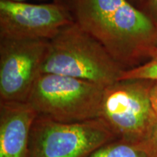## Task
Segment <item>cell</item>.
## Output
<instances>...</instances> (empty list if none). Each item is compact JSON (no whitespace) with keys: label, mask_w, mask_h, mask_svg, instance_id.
<instances>
[{"label":"cell","mask_w":157,"mask_h":157,"mask_svg":"<svg viewBox=\"0 0 157 157\" xmlns=\"http://www.w3.org/2000/svg\"><path fill=\"white\" fill-rule=\"evenodd\" d=\"M70 10L74 21L124 68L147 58L154 45L156 24L129 0H70Z\"/></svg>","instance_id":"1"},{"label":"cell","mask_w":157,"mask_h":157,"mask_svg":"<svg viewBox=\"0 0 157 157\" xmlns=\"http://www.w3.org/2000/svg\"><path fill=\"white\" fill-rule=\"evenodd\" d=\"M124 70L101 43L74 21L49 40L40 74L68 76L106 87L119 82Z\"/></svg>","instance_id":"2"},{"label":"cell","mask_w":157,"mask_h":157,"mask_svg":"<svg viewBox=\"0 0 157 157\" xmlns=\"http://www.w3.org/2000/svg\"><path fill=\"white\" fill-rule=\"evenodd\" d=\"M104 89L81 78L40 74L28 103L38 115L59 122H79L99 118Z\"/></svg>","instance_id":"3"},{"label":"cell","mask_w":157,"mask_h":157,"mask_svg":"<svg viewBox=\"0 0 157 157\" xmlns=\"http://www.w3.org/2000/svg\"><path fill=\"white\" fill-rule=\"evenodd\" d=\"M152 83L151 80H125L105 87L99 118L117 139L137 144L156 121L150 98Z\"/></svg>","instance_id":"4"},{"label":"cell","mask_w":157,"mask_h":157,"mask_svg":"<svg viewBox=\"0 0 157 157\" xmlns=\"http://www.w3.org/2000/svg\"><path fill=\"white\" fill-rule=\"evenodd\" d=\"M116 139L100 118L64 123L38 115L31 128L29 157H88Z\"/></svg>","instance_id":"5"},{"label":"cell","mask_w":157,"mask_h":157,"mask_svg":"<svg viewBox=\"0 0 157 157\" xmlns=\"http://www.w3.org/2000/svg\"><path fill=\"white\" fill-rule=\"evenodd\" d=\"M49 40L0 39V102H28Z\"/></svg>","instance_id":"6"},{"label":"cell","mask_w":157,"mask_h":157,"mask_svg":"<svg viewBox=\"0 0 157 157\" xmlns=\"http://www.w3.org/2000/svg\"><path fill=\"white\" fill-rule=\"evenodd\" d=\"M74 22L66 6L0 0V39L50 40Z\"/></svg>","instance_id":"7"},{"label":"cell","mask_w":157,"mask_h":157,"mask_svg":"<svg viewBox=\"0 0 157 157\" xmlns=\"http://www.w3.org/2000/svg\"><path fill=\"white\" fill-rule=\"evenodd\" d=\"M38 113L28 102H0V157H29Z\"/></svg>","instance_id":"8"},{"label":"cell","mask_w":157,"mask_h":157,"mask_svg":"<svg viewBox=\"0 0 157 157\" xmlns=\"http://www.w3.org/2000/svg\"><path fill=\"white\" fill-rule=\"evenodd\" d=\"M88 157H148L136 144L116 139L100 147Z\"/></svg>","instance_id":"9"},{"label":"cell","mask_w":157,"mask_h":157,"mask_svg":"<svg viewBox=\"0 0 157 157\" xmlns=\"http://www.w3.org/2000/svg\"><path fill=\"white\" fill-rule=\"evenodd\" d=\"M149 60L136 67L124 69L119 81L125 80H157V47H150L147 51Z\"/></svg>","instance_id":"10"},{"label":"cell","mask_w":157,"mask_h":157,"mask_svg":"<svg viewBox=\"0 0 157 157\" xmlns=\"http://www.w3.org/2000/svg\"><path fill=\"white\" fill-rule=\"evenodd\" d=\"M136 145L148 157H157V119L146 136Z\"/></svg>","instance_id":"11"},{"label":"cell","mask_w":157,"mask_h":157,"mask_svg":"<svg viewBox=\"0 0 157 157\" xmlns=\"http://www.w3.org/2000/svg\"><path fill=\"white\" fill-rule=\"evenodd\" d=\"M150 98L152 106L157 115V80L153 81L150 90Z\"/></svg>","instance_id":"12"},{"label":"cell","mask_w":157,"mask_h":157,"mask_svg":"<svg viewBox=\"0 0 157 157\" xmlns=\"http://www.w3.org/2000/svg\"><path fill=\"white\" fill-rule=\"evenodd\" d=\"M146 5L151 14L157 21V0H147Z\"/></svg>","instance_id":"13"},{"label":"cell","mask_w":157,"mask_h":157,"mask_svg":"<svg viewBox=\"0 0 157 157\" xmlns=\"http://www.w3.org/2000/svg\"><path fill=\"white\" fill-rule=\"evenodd\" d=\"M13 1L23 2V1H25V0H13ZM52 2H54V3L66 6V7H68V8L70 9V0H52Z\"/></svg>","instance_id":"14"},{"label":"cell","mask_w":157,"mask_h":157,"mask_svg":"<svg viewBox=\"0 0 157 157\" xmlns=\"http://www.w3.org/2000/svg\"><path fill=\"white\" fill-rule=\"evenodd\" d=\"M154 46L157 47V24H156V34H155V37H154Z\"/></svg>","instance_id":"15"},{"label":"cell","mask_w":157,"mask_h":157,"mask_svg":"<svg viewBox=\"0 0 157 157\" xmlns=\"http://www.w3.org/2000/svg\"><path fill=\"white\" fill-rule=\"evenodd\" d=\"M135 1L138 2H146L147 0H135Z\"/></svg>","instance_id":"16"}]
</instances>
